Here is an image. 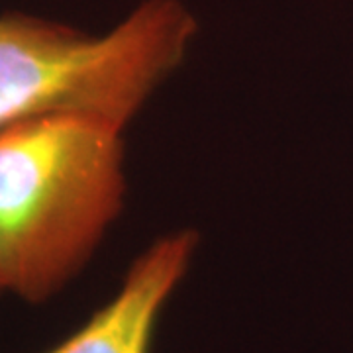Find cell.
Instances as JSON below:
<instances>
[{"label":"cell","mask_w":353,"mask_h":353,"mask_svg":"<svg viewBox=\"0 0 353 353\" xmlns=\"http://www.w3.org/2000/svg\"><path fill=\"white\" fill-rule=\"evenodd\" d=\"M6 292V287H4V281H2V273H0V296Z\"/></svg>","instance_id":"obj_4"},{"label":"cell","mask_w":353,"mask_h":353,"mask_svg":"<svg viewBox=\"0 0 353 353\" xmlns=\"http://www.w3.org/2000/svg\"><path fill=\"white\" fill-rule=\"evenodd\" d=\"M196 34L179 0H145L92 38L26 14L0 16V128L43 114H88L124 130L175 73Z\"/></svg>","instance_id":"obj_2"},{"label":"cell","mask_w":353,"mask_h":353,"mask_svg":"<svg viewBox=\"0 0 353 353\" xmlns=\"http://www.w3.org/2000/svg\"><path fill=\"white\" fill-rule=\"evenodd\" d=\"M199 250L192 228L161 236L136 257L108 303L81 328L43 353H152L165 304Z\"/></svg>","instance_id":"obj_3"},{"label":"cell","mask_w":353,"mask_h":353,"mask_svg":"<svg viewBox=\"0 0 353 353\" xmlns=\"http://www.w3.org/2000/svg\"><path fill=\"white\" fill-rule=\"evenodd\" d=\"M124 128L43 114L0 128V273L32 304L87 267L126 202Z\"/></svg>","instance_id":"obj_1"}]
</instances>
